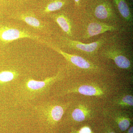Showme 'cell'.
Returning <instances> with one entry per match:
<instances>
[{
    "label": "cell",
    "instance_id": "7",
    "mask_svg": "<svg viewBox=\"0 0 133 133\" xmlns=\"http://www.w3.org/2000/svg\"><path fill=\"white\" fill-rule=\"evenodd\" d=\"M108 91L105 87L96 83H87L76 84L70 88L64 89L59 94V96L71 93H77L87 96L105 97Z\"/></svg>",
    "mask_w": 133,
    "mask_h": 133
},
{
    "label": "cell",
    "instance_id": "12",
    "mask_svg": "<svg viewBox=\"0 0 133 133\" xmlns=\"http://www.w3.org/2000/svg\"><path fill=\"white\" fill-rule=\"evenodd\" d=\"M118 30L115 26L101 22H92L87 26L83 38L88 39L92 37L105 33L107 31H114Z\"/></svg>",
    "mask_w": 133,
    "mask_h": 133
},
{
    "label": "cell",
    "instance_id": "11",
    "mask_svg": "<svg viewBox=\"0 0 133 133\" xmlns=\"http://www.w3.org/2000/svg\"><path fill=\"white\" fill-rule=\"evenodd\" d=\"M47 17L50 18L58 25L65 36L72 37V22L71 19L65 12L61 11L50 14Z\"/></svg>",
    "mask_w": 133,
    "mask_h": 133
},
{
    "label": "cell",
    "instance_id": "18",
    "mask_svg": "<svg viewBox=\"0 0 133 133\" xmlns=\"http://www.w3.org/2000/svg\"><path fill=\"white\" fill-rule=\"evenodd\" d=\"M71 133H94L91 127L89 126L85 125L81 127L78 130L72 128Z\"/></svg>",
    "mask_w": 133,
    "mask_h": 133
},
{
    "label": "cell",
    "instance_id": "2",
    "mask_svg": "<svg viewBox=\"0 0 133 133\" xmlns=\"http://www.w3.org/2000/svg\"><path fill=\"white\" fill-rule=\"evenodd\" d=\"M9 19L22 22L36 33L48 37L51 33L49 22L43 20L36 14L34 10L19 9L12 10L8 14Z\"/></svg>",
    "mask_w": 133,
    "mask_h": 133
},
{
    "label": "cell",
    "instance_id": "14",
    "mask_svg": "<svg viewBox=\"0 0 133 133\" xmlns=\"http://www.w3.org/2000/svg\"><path fill=\"white\" fill-rule=\"evenodd\" d=\"M21 75V70L14 65L2 70L0 71V84L10 83L18 78Z\"/></svg>",
    "mask_w": 133,
    "mask_h": 133
},
{
    "label": "cell",
    "instance_id": "6",
    "mask_svg": "<svg viewBox=\"0 0 133 133\" xmlns=\"http://www.w3.org/2000/svg\"><path fill=\"white\" fill-rule=\"evenodd\" d=\"M104 116L111 121L113 126L119 132H123L128 129L133 122L131 112L116 108H108L104 110Z\"/></svg>",
    "mask_w": 133,
    "mask_h": 133
},
{
    "label": "cell",
    "instance_id": "22",
    "mask_svg": "<svg viewBox=\"0 0 133 133\" xmlns=\"http://www.w3.org/2000/svg\"><path fill=\"white\" fill-rule=\"evenodd\" d=\"M76 6H79L80 4V0H74Z\"/></svg>",
    "mask_w": 133,
    "mask_h": 133
},
{
    "label": "cell",
    "instance_id": "9",
    "mask_svg": "<svg viewBox=\"0 0 133 133\" xmlns=\"http://www.w3.org/2000/svg\"><path fill=\"white\" fill-rule=\"evenodd\" d=\"M68 3V0H41L33 9L40 18H45L50 14L62 9Z\"/></svg>",
    "mask_w": 133,
    "mask_h": 133
},
{
    "label": "cell",
    "instance_id": "3",
    "mask_svg": "<svg viewBox=\"0 0 133 133\" xmlns=\"http://www.w3.org/2000/svg\"><path fill=\"white\" fill-rule=\"evenodd\" d=\"M71 103L55 101L43 102L34 107L38 117L48 125L55 126L62 119Z\"/></svg>",
    "mask_w": 133,
    "mask_h": 133
},
{
    "label": "cell",
    "instance_id": "8",
    "mask_svg": "<svg viewBox=\"0 0 133 133\" xmlns=\"http://www.w3.org/2000/svg\"><path fill=\"white\" fill-rule=\"evenodd\" d=\"M101 54L105 58L112 59L120 69L129 70L132 68V61L126 53L114 45H108L104 48Z\"/></svg>",
    "mask_w": 133,
    "mask_h": 133
},
{
    "label": "cell",
    "instance_id": "5",
    "mask_svg": "<svg viewBox=\"0 0 133 133\" xmlns=\"http://www.w3.org/2000/svg\"><path fill=\"white\" fill-rule=\"evenodd\" d=\"M43 44L62 55L69 64L76 68L87 72H96L99 71V67L96 65L80 56L64 52L49 41H44Z\"/></svg>",
    "mask_w": 133,
    "mask_h": 133
},
{
    "label": "cell",
    "instance_id": "15",
    "mask_svg": "<svg viewBox=\"0 0 133 133\" xmlns=\"http://www.w3.org/2000/svg\"><path fill=\"white\" fill-rule=\"evenodd\" d=\"M112 104L117 108H129L133 106V96L131 94L123 93L114 98Z\"/></svg>",
    "mask_w": 133,
    "mask_h": 133
},
{
    "label": "cell",
    "instance_id": "13",
    "mask_svg": "<svg viewBox=\"0 0 133 133\" xmlns=\"http://www.w3.org/2000/svg\"><path fill=\"white\" fill-rule=\"evenodd\" d=\"M94 14L100 20L113 21L116 19L112 6L108 2L101 3L97 5L94 9Z\"/></svg>",
    "mask_w": 133,
    "mask_h": 133
},
{
    "label": "cell",
    "instance_id": "4",
    "mask_svg": "<svg viewBox=\"0 0 133 133\" xmlns=\"http://www.w3.org/2000/svg\"><path fill=\"white\" fill-rule=\"evenodd\" d=\"M57 39L58 45H55L58 47L78 51L90 56L95 55L107 41L106 38L103 37L95 42L84 43L72 40L64 35L58 36Z\"/></svg>",
    "mask_w": 133,
    "mask_h": 133
},
{
    "label": "cell",
    "instance_id": "10",
    "mask_svg": "<svg viewBox=\"0 0 133 133\" xmlns=\"http://www.w3.org/2000/svg\"><path fill=\"white\" fill-rule=\"evenodd\" d=\"M95 111L87 104L80 103L73 108L70 112V117L72 121L81 122L93 118Z\"/></svg>",
    "mask_w": 133,
    "mask_h": 133
},
{
    "label": "cell",
    "instance_id": "20",
    "mask_svg": "<svg viewBox=\"0 0 133 133\" xmlns=\"http://www.w3.org/2000/svg\"><path fill=\"white\" fill-rule=\"evenodd\" d=\"M1 3L5 4L7 6H10L12 5L14 9L13 0H0V3Z\"/></svg>",
    "mask_w": 133,
    "mask_h": 133
},
{
    "label": "cell",
    "instance_id": "19",
    "mask_svg": "<svg viewBox=\"0 0 133 133\" xmlns=\"http://www.w3.org/2000/svg\"><path fill=\"white\" fill-rule=\"evenodd\" d=\"M102 133H116L111 126L107 122L103 125L102 128Z\"/></svg>",
    "mask_w": 133,
    "mask_h": 133
},
{
    "label": "cell",
    "instance_id": "21",
    "mask_svg": "<svg viewBox=\"0 0 133 133\" xmlns=\"http://www.w3.org/2000/svg\"><path fill=\"white\" fill-rule=\"evenodd\" d=\"M124 133H133V126H131L130 127L127 129L126 131L123 132Z\"/></svg>",
    "mask_w": 133,
    "mask_h": 133
},
{
    "label": "cell",
    "instance_id": "16",
    "mask_svg": "<svg viewBox=\"0 0 133 133\" xmlns=\"http://www.w3.org/2000/svg\"><path fill=\"white\" fill-rule=\"evenodd\" d=\"M113 1L122 18L128 22L132 21V15L130 8L126 1L125 0H113Z\"/></svg>",
    "mask_w": 133,
    "mask_h": 133
},
{
    "label": "cell",
    "instance_id": "1",
    "mask_svg": "<svg viewBox=\"0 0 133 133\" xmlns=\"http://www.w3.org/2000/svg\"><path fill=\"white\" fill-rule=\"evenodd\" d=\"M63 76V70L60 69L56 75L43 81L26 77L19 85L17 92L19 97L25 101L36 99L47 94L52 86L62 79Z\"/></svg>",
    "mask_w": 133,
    "mask_h": 133
},
{
    "label": "cell",
    "instance_id": "17",
    "mask_svg": "<svg viewBox=\"0 0 133 133\" xmlns=\"http://www.w3.org/2000/svg\"><path fill=\"white\" fill-rule=\"evenodd\" d=\"M37 0H13L14 9H21L26 5L37 3Z\"/></svg>",
    "mask_w": 133,
    "mask_h": 133
}]
</instances>
